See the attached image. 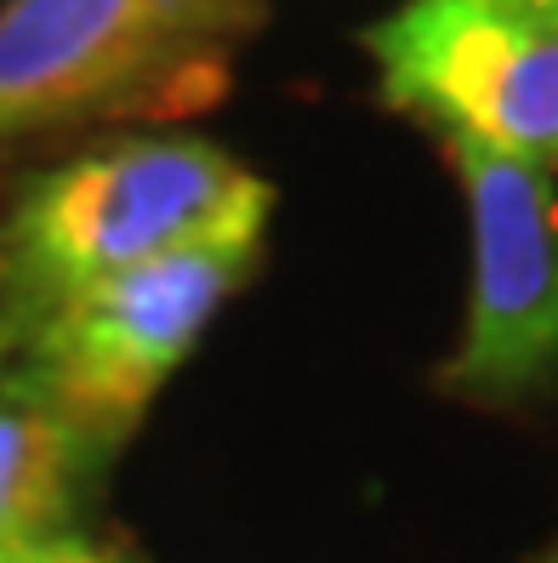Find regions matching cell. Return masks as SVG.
<instances>
[{
    "label": "cell",
    "mask_w": 558,
    "mask_h": 563,
    "mask_svg": "<svg viewBox=\"0 0 558 563\" xmlns=\"http://www.w3.org/2000/svg\"><path fill=\"white\" fill-rule=\"evenodd\" d=\"M274 188L228 148L183 131H114L29 172L0 211V319L12 342L46 313L143 262L269 222Z\"/></svg>",
    "instance_id": "6da1fadb"
},
{
    "label": "cell",
    "mask_w": 558,
    "mask_h": 563,
    "mask_svg": "<svg viewBox=\"0 0 558 563\" xmlns=\"http://www.w3.org/2000/svg\"><path fill=\"white\" fill-rule=\"evenodd\" d=\"M269 0H7L0 148L217 109Z\"/></svg>",
    "instance_id": "7a4b0ae2"
},
{
    "label": "cell",
    "mask_w": 558,
    "mask_h": 563,
    "mask_svg": "<svg viewBox=\"0 0 558 563\" xmlns=\"http://www.w3.org/2000/svg\"><path fill=\"white\" fill-rule=\"evenodd\" d=\"M262 228L240 222L211 240H194L91 285L86 296L46 313L29 336L12 342V364L46 399L91 433L109 455L138 433V421L177 376V364L200 347L206 324L245 290L262 262Z\"/></svg>",
    "instance_id": "3957f363"
},
{
    "label": "cell",
    "mask_w": 558,
    "mask_h": 563,
    "mask_svg": "<svg viewBox=\"0 0 558 563\" xmlns=\"http://www.w3.org/2000/svg\"><path fill=\"white\" fill-rule=\"evenodd\" d=\"M359 46L393 114L558 172V18L541 0H405Z\"/></svg>",
    "instance_id": "277c9868"
},
{
    "label": "cell",
    "mask_w": 558,
    "mask_h": 563,
    "mask_svg": "<svg viewBox=\"0 0 558 563\" xmlns=\"http://www.w3.org/2000/svg\"><path fill=\"white\" fill-rule=\"evenodd\" d=\"M439 148L462 183L473 251L462 336L439 364V393L502 410L558 382V188L541 165L468 137Z\"/></svg>",
    "instance_id": "5b68a950"
},
{
    "label": "cell",
    "mask_w": 558,
    "mask_h": 563,
    "mask_svg": "<svg viewBox=\"0 0 558 563\" xmlns=\"http://www.w3.org/2000/svg\"><path fill=\"white\" fill-rule=\"evenodd\" d=\"M109 450L63 416L18 364L0 371V563L80 523Z\"/></svg>",
    "instance_id": "8992f818"
},
{
    "label": "cell",
    "mask_w": 558,
    "mask_h": 563,
    "mask_svg": "<svg viewBox=\"0 0 558 563\" xmlns=\"http://www.w3.org/2000/svg\"><path fill=\"white\" fill-rule=\"evenodd\" d=\"M12 563H143V558H131V552L114 547V541H97V536H86V529L75 523V529H63V536L29 547V552L12 558Z\"/></svg>",
    "instance_id": "52a82bcc"
},
{
    "label": "cell",
    "mask_w": 558,
    "mask_h": 563,
    "mask_svg": "<svg viewBox=\"0 0 558 563\" xmlns=\"http://www.w3.org/2000/svg\"><path fill=\"white\" fill-rule=\"evenodd\" d=\"M7 353H12V330H7V319H0V371H7Z\"/></svg>",
    "instance_id": "ba28073f"
},
{
    "label": "cell",
    "mask_w": 558,
    "mask_h": 563,
    "mask_svg": "<svg viewBox=\"0 0 558 563\" xmlns=\"http://www.w3.org/2000/svg\"><path fill=\"white\" fill-rule=\"evenodd\" d=\"M530 563H558V541H552V547H541V552H536Z\"/></svg>",
    "instance_id": "9c48e42d"
},
{
    "label": "cell",
    "mask_w": 558,
    "mask_h": 563,
    "mask_svg": "<svg viewBox=\"0 0 558 563\" xmlns=\"http://www.w3.org/2000/svg\"><path fill=\"white\" fill-rule=\"evenodd\" d=\"M541 7H547V12H552V18H558V0H541Z\"/></svg>",
    "instance_id": "30bf717a"
}]
</instances>
